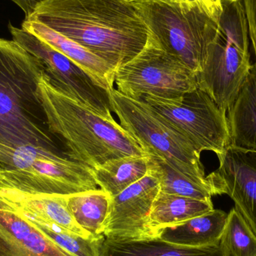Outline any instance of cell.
Listing matches in <instances>:
<instances>
[{
	"mask_svg": "<svg viewBox=\"0 0 256 256\" xmlns=\"http://www.w3.org/2000/svg\"><path fill=\"white\" fill-rule=\"evenodd\" d=\"M25 20L79 44L115 70L141 52L149 36L131 0H46Z\"/></svg>",
	"mask_w": 256,
	"mask_h": 256,
	"instance_id": "cell-1",
	"label": "cell"
},
{
	"mask_svg": "<svg viewBox=\"0 0 256 256\" xmlns=\"http://www.w3.org/2000/svg\"><path fill=\"white\" fill-rule=\"evenodd\" d=\"M44 74L36 57L14 40L0 38V143L67 156L50 130L42 105L38 84Z\"/></svg>",
	"mask_w": 256,
	"mask_h": 256,
	"instance_id": "cell-2",
	"label": "cell"
},
{
	"mask_svg": "<svg viewBox=\"0 0 256 256\" xmlns=\"http://www.w3.org/2000/svg\"><path fill=\"white\" fill-rule=\"evenodd\" d=\"M38 90L50 130L69 159L94 168L115 158L148 155L114 118L102 116L62 92L45 73Z\"/></svg>",
	"mask_w": 256,
	"mask_h": 256,
	"instance_id": "cell-3",
	"label": "cell"
},
{
	"mask_svg": "<svg viewBox=\"0 0 256 256\" xmlns=\"http://www.w3.org/2000/svg\"><path fill=\"white\" fill-rule=\"evenodd\" d=\"M149 36L196 74L220 27L204 6L179 0H131Z\"/></svg>",
	"mask_w": 256,
	"mask_h": 256,
	"instance_id": "cell-4",
	"label": "cell"
},
{
	"mask_svg": "<svg viewBox=\"0 0 256 256\" xmlns=\"http://www.w3.org/2000/svg\"><path fill=\"white\" fill-rule=\"evenodd\" d=\"M0 186L70 196L98 189L92 168L67 156L26 144L0 143Z\"/></svg>",
	"mask_w": 256,
	"mask_h": 256,
	"instance_id": "cell-5",
	"label": "cell"
},
{
	"mask_svg": "<svg viewBox=\"0 0 256 256\" xmlns=\"http://www.w3.org/2000/svg\"><path fill=\"white\" fill-rule=\"evenodd\" d=\"M112 112L120 126L148 155H153L191 180L212 191L200 160V154L185 137L168 126L141 99H134L115 88L110 90ZM213 196V194H212Z\"/></svg>",
	"mask_w": 256,
	"mask_h": 256,
	"instance_id": "cell-6",
	"label": "cell"
},
{
	"mask_svg": "<svg viewBox=\"0 0 256 256\" xmlns=\"http://www.w3.org/2000/svg\"><path fill=\"white\" fill-rule=\"evenodd\" d=\"M115 84L120 93L137 100L144 96L176 100L198 88L196 74L149 36L141 52L116 70Z\"/></svg>",
	"mask_w": 256,
	"mask_h": 256,
	"instance_id": "cell-7",
	"label": "cell"
},
{
	"mask_svg": "<svg viewBox=\"0 0 256 256\" xmlns=\"http://www.w3.org/2000/svg\"><path fill=\"white\" fill-rule=\"evenodd\" d=\"M140 99L185 137L198 153L212 150L218 154L231 146L226 114L200 88L176 100L152 96Z\"/></svg>",
	"mask_w": 256,
	"mask_h": 256,
	"instance_id": "cell-8",
	"label": "cell"
},
{
	"mask_svg": "<svg viewBox=\"0 0 256 256\" xmlns=\"http://www.w3.org/2000/svg\"><path fill=\"white\" fill-rule=\"evenodd\" d=\"M8 30L12 40L42 63L54 87L96 114L114 118L108 90L98 85L85 70L30 32L10 24Z\"/></svg>",
	"mask_w": 256,
	"mask_h": 256,
	"instance_id": "cell-9",
	"label": "cell"
},
{
	"mask_svg": "<svg viewBox=\"0 0 256 256\" xmlns=\"http://www.w3.org/2000/svg\"><path fill=\"white\" fill-rule=\"evenodd\" d=\"M252 66L249 40L220 30L202 69L196 74L197 86L227 114Z\"/></svg>",
	"mask_w": 256,
	"mask_h": 256,
	"instance_id": "cell-10",
	"label": "cell"
},
{
	"mask_svg": "<svg viewBox=\"0 0 256 256\" xmlns=\"http://www.w3.org/2000/svg\"><path fill=\"white\" fill-rule=\"evenodd\" d=\"M160 191L159 180L148 171L144 178L111 197L103 236L118 240L158 238V232L150 225V214Z\"/></svg>",
	"mask_w": 256,
	"mask_h": 256,
	"instance_id": "cell-11",
	"label": "cell"
},
{
	"mask_svg": "<svg viewBox=\"0 0 256 256\" xmlns=\"http://www.w3.org/2000/svg\"><path fill=\"white\" fill-rule=\"evenodd\" d=\"M216 155L219 167L207 176L212 194L228 195L256 234V150L230 146Z\"/></svg>",
	"mask_w": 256,
	"mask_h": 256,
	"instance_id": "cell-12",
	"label": "cell"
},
{
	"mask_svg": "<svg viewBox=\"0 0 256 256\" xmlns=\"http://www.w3.org/2000/svg\"><path fill=\"white\" fill-rule=\"evenodd\" d=\"M67 196L28 192L0 186V208L56 224L84 238H94L78 225L68 207Z\"/></svg>",
	"mask_w": 256,
	"mask_h": 256,
	"instance_id": "cell-13",
	"label": "cell"
},
{
	"mask_svg": "<svg viewBox=\"0 0 256 256\" xmlns=\"http://www.w3.org/2000/svg\"><path fill=\"white\" fill-rule=\"evenodd\" d=\"M0 256H74L22 215L0 208Z\"/></svg>",
	"mask_w": 256,
	"mask_h": 256,
	"instance_id": "cell-14",
	"label": "cell"
},
{
	"mask_svg": "<svg viewBox=\"0 0 256 256\" xmlns=\"http://www.w3.org/2000/svg\"><path fill=\"white\" fill-rule=\"evenodd\" d=\"M21 28L32 33L64 54L85 70L102 88L108 92L114 88L115 69L79 44L36 21L24 20Z\"/></svg>",
	"mask_w": 256,
	"mask_h": 256,
	"instance_id": "cell-15",
	"label": "cell"
},
{
	"mask_svg": "<svg viewBox=\"0 0 256 256\" xmlns=\"http://www.w3.org/2000/svg\"><path fill=\"white\" fill-rule=\"evenodd\" d=\"M228 214L214 209L178 225L160 230L158 238L178 246H209L220 243Z\"/></svg>",
	"mask_w": 256,
	"mask_h": 256,
	"instance_id": "cell-16",
	"label": "cell"
},
{
	"mask_svg": "<svg viewBox=\"0 0 256 256\" xmlns=\"http://www.w3.org/2000/svg\"><path fill=\"white\" fill-rule=\"evenodd\" d=\"M232 144L256 150V66L252 64L236 100L227 112Z\"/></svg>",
	"mask_w": 256,
	"mask_h": 256,
	"instance_id": "cell-17",
	"label": "cell"
},
{
	"mask_svg": "<svg viewBox=\"0 0 256 256\" xmlns=\"http://www.w3.org/2000/svg\"><path fill=\"white\" fill-rule=\"evenodd\" d=\"M100 256H230L220 243L191 248L172 244L158 238L140 240H118L104 238Z\"/></svg>",
	"mask_w": 256,
	"mask_h": 256,
	"instance_id": "cell-18",
	"label": "cell"
},
{
	"mask_svg": "<svg viewBox=\"0 0 256 256\" xmlns=\"http://www.w3.org/2000/svg\"><path fill=\"white\" fill-rule=\"evenodd\" d=\"M149 168V155L126 156L98 166L92 168V174L100 189L112 197L144 178Z\"/></svg>",
	"mask_w": 256,
	"mask_h": 256,
	"instance_id": "cell-19",
	"label": "cell"
},
{
	"mask_svg": "<svg viewBox=\"0 0 256 256\" xmlns=\"http://www.w3.org/2000/svg\"><path fill=\"white\" fill-rule=\"evenodd\" d=\"M212 200H201L160 191L150 214L152 228L159 232L166 227L178 225L214 210Z\"/></svg>",
	"mask_w": 256,
	"mask_h": 256,
	"instance_id": "cell-20",
	"label": "cell"
},
{
	"mask_svg": "<svg viewBox=\"0 0 256 256\" xmlns=\"http://www.w3.org/2000/svg\"><path fill=\"white\" fill-rule=\"evenodd\" d=\"M111 196L102 189L68 196L67 204L80 226L94 238L103 237L109 215Z\"/></svg>",
	"mask_w": 256,
	"mask_h": 256,
	"instance_id": "cell-21",
	"label": "cell"
},
{
	"mask_svg": "<svg viewBox=\"0 0 256 256\" xmlns=\"http://www.w3.org/2000/svg\"><path fill=\"white\" fill-rule=\"evenodd\" d=\"M150 156L149 172L160 182V192L182 196L201 200H212V192L208 188L190 179L170 166L164 160Z\"/></svg>",
	"mask_w": 256,
	"mask_h": 256,
	"instance_id": "cell-22",
	"label": "cell"
},
{
	"mask_svg": "<svg viewBox=\"0 0 256 256\" xmlns=\"http://www.w3.org/2000/svg\"><path fill=\"white\" fill-rule=\"evenodd\" d=\"M24 218L38 230H40L48 238L72 256H100V246L104 236L102 238H84L56 224L40 220L32 219L26 216Z\"/></svg>",
	"mask_w": 256,
	"mask_h": 256,
	"instance_id": "cell-23",
	"label": "cell"
},
{
	"mask_svg": "<svg viewBox=\"0 0 256 256\" xmlns=\"http://www.w3.org/2000/svg\"><path fill=\"white\" fill-rule=\"evenodd\" d=\"M220 245L230 256H256V234L236 208L228 214Z\"/></svg>",
	"mask_w": 256,
	"mask_h": 256,
	"instance_id": "cell-24",
	"label": "cell"
},
{
	"mask_svg": "<svg viewBox=\"0 0 256 256\" xmlns=\"http://www.w3.org/2000/svg\"><path fill=\"white\" fill-rule=\"evenodd\" d=\"M243 3L248 20L249 36L255 52L256 66V0H243Z\"/></svg>",
	"mask_w": 256,
	"mask_h": 256,
	"instance_id": "cell-25",
	"label": "cell"
},
{
	"mask_svg": "<svg viewBox=\"0 0 256 256\" xmlns=\"http://www.w3.org/2000/svg\"><path fill=\"white\" fill-rule=\"evenodd\" d=\"M225 0H202L204 8L210 16L218 22L222 13V3Z\"/></svg>",
	"mask_w": 256,
	"mask_h": 256,
	"instance_id": "cell-26",
	"label": "cell"
},
{
	"mask_svg": "<svg viewBox=\"0 0 256 256\" xmlns=\"http://www.w3.org/2000/svg\"><path fill=\"white\" fill-rule=\"evenodd\" d=\"M20 8L25 14V19H28L34 13L38 6L46 0H10Z\"/></svg>",
	"mask_w": 256,
	"mask_h": 256,
	"instance_id": "cell-27",
	"label": "cell"
},
{
	"mask_svg": "<svg viewBox=\"0 0 256 256\" xmlns=\"http://www.w3.org/2000/svg\"><path fill=\"white\" fill-rule=\"evenodd\" d=\"M179 1L183 2L190 3V4H198L204 6L202 0H179Z\"/></svg>",
	"mask_w": 256,
	"mask_h": 256,
	"instance_id": "cell-28",
	"label": "cell"
},
{
	"mask_svg": "<svg viewBox=\"0 0 256 256\" xmlns=\"http://www.w3.org/2000/svg\"><path fill=\"white\" fill-rule=\"evenodd\" d=\"M0 171H1V167H0Z\"/></svg>",
	"mask_w": 256,
	"mask_h": 256,
	"instance_id": "cell-29",
	"label": "cell"
}]
</instances>
